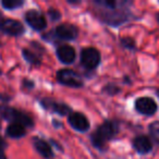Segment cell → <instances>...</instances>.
<instances>
[{
	"label": "cell",
	"instance_id": "1",
	"mask_svg": "<svg viewBox=\"0 0 159 159\" xmlns=\"http://www.w3.org/2000/svg\"><path fill=\"white\" fill-rule=\"evenodd\" d=\"M118 133V124L112 121H105L92 134V142L96 147H102Z\"/></svg>",
	"mask_w": 159,
	"mask_h": 159
},
{
	"label": "cell",
	"instance_id": "2",
	"mask_svg": "<svg viewBox=\"0 0 159 159\" xmlns=\"http://www.w3.org/2000/svg\"><path fill=\"white\" fill-rule=\"evenodd\" d=\"M0 115L2 116L6 120L12 122V123L22 124L23 126L33 125V120L30 116L16 110V109L10 108V107H1L0 108Z\"/></svg>",
	"mask_w": 159,
	"mask_h": 159
},
{
	"label": "cell",
	"instance_id": "3",
	"mask_svg": "<svg viewBox=\"0 0 159 159\" xmlns=\"http://www.w3.org/2000/svg\"><path fill=\"white\" fill-rule=\"evenodd\" d=\"M57 80L61 84L66 85V86L81 87L83 85L81 76L76 72H74L73 70H70V69H62V70L58 71Z\"/></svg>",
	"mask_w": 159,
	"mask_h": 159
},
{
	"label": "cell",
	"instance_id": "4",
	"mask_svg": "<svg viewBox=\"0 0 159 159\" xmlns=\"http://www.w3.org/2000/svg\"><path fill=\"white\" fill-rule=\"evenodd\" d=\"M81 62L89 70H93L99 64L100 53L95 48H85L81 53Z\"/></svg>",
	"mask_w": 159,
	"mask_h": 159
},
{
	"label": "cell",
	"instance_id": "5",
	"mask_svg": "<svg viewBox=\"0 0 159 159\" xmlns=\"http://www.w3.org/2000/svg\"><path fill=\"white\" fill-rule=\"evenodd\" d=\"M25 20H26L27 24L36 31H42L47 25L46 18L40 12L35 11V10H31L27 12L25 14Z\"/></svg>",
	"mask_w": 159,
	"mask_h": 159
},
{
	"label": "cell",
	"instance_id": "6",
	"mask_svg": "<svg viewBox=\"0 0 159 159\" xmlns=\"http://www.w3.org/2000/svg\"><path fill=\"white\" fill-rule=\"evenodd\" d=\"M135 109L142 115L152 116L156 112L157 105L155 100L149 97H142L135 102Z\"/></svg>",
	"mask_w": 159,
	"mask_h": 159
},
{
	"label": "cell",
	"instance_id": "7",
	"mask_svg": "<svg viewBox=\"0 0 159 159\" xmlns=\"http://www.w3.org/2000/svg\"><path fill=\"white\" fill-rule=\"evenodd\" d=\"M69 123L73 129L80 132H85L89 129V122L87 118L81 112H73L69 117Z\"/></svg>",
	"mask_w": 159,
	"mask_h": 159
},
{
	"label": "cell",
	"instance_id": "8",
	"mask_svg": "<svg viewBox=\"0 0 159 159\" xmlns=\"http://www.w3.org/2000/svg\"><path fill=\"white\" fill-rule=\"evenodd\" d=\"M77 34H79V30L76 29V26L72 24H61L59 26H57L56 29V35L57 37L61 38L64 40H71L76 38Z\"/></svg>",
	"mask_w": 159,
	"mask_h": 159
},
{
	"label": "cell",
	"instance_id": "9",
	"mask_svg": "<svg viewBox=\"0 0 159 159\" xmlns=\"http://www.w3.org/2000/svg\"><path fill=\"white\" fill-rule=\"evenodd\" d=\"M1 31L5 32L6 34H9L11 36H19L24 32V27H23V25L19 21L7 20L6 19Z\"/></svg>",
	"mask_w": 159,
	"mask_h": 159
},
{
	"label": "cell",
	"instance_id": "10",
	"mask_svg": "<svg viewBox=\"0 0 159 159\" xmlns=\"http://www.w3.org/2000/svg\"><path fill=\"white\" fill-rule=\"evenodd\" d=\"M57 56L63 63H72L75 59V50L73 47L68 45H62L57 49Z\"/></svg>",
	"mask_w": 159,
	"mask_h": 159
},
{
	"label": "cell",
	"instance_id": "11",
	"mask_svg": "<svg viewBox=\"0 0 159 159\" xmlns=\"http://www.w3.org/2000/svg\"><path fill=\"white\" fill-rule=\"evenodd\" d=\"M133 146L139 154H147L152 150V141L149 139V137L145 136V135L135 137L134 141H133Z\"/></svg>",
	"mask_w": 159,
	"mask_h": 159
},
{
	"label": "cell",
	"instance_id": "12",
	"mask_svg": "<svg viewBox=\"0 0 159 159\" xmlns=\"http://www.w3.org/2000/svg\"><path fill=\"white\" fill-rule=\"evenodd\" d=\"M43 105H44V107H46V108L50 109V110L55 111V112L59 113L61 116H66L71 112L70 107H68L64 104H58V102H52V100H44Z\"/></svg>",
	"mask_w": 159,
	"mask_h": 159
},
{
	"label": "cell",
	"instance_id": "13",
	"mask_svg": "<svg viewBox=\"0 0 159 159\" xmlns=\"http://www.w3.org/2000/svg\"><path fill=\"white\" fill-rule=\"evenodd\" d=\"M34 146H35L36 150L45 158H50L52 156V150L47 142L40 139H34Z\"/></svg>",
	"mask_w": 159,
	"mask_h": 159
},
{
	"label": "cell",
	"instance_id": "14",
	"mask_svg": "<svg viewBox=\"0 0 159 159\" xmlns=\"http://www.w3.org/2000/svg\"><path fill=\"white\" fill-rule=\"evenodd\" d=\"M25 133H26L25 126H23L22 124L10 123L7 128V134L10 137H13V139H19V137L24 136Z\"/></svg>",
	"mask_w": 159,
	"mask_h": 159
},
{
	"label": "cell",
	"instance_id": "15",
	"mask_svg": "<svg viewBox=\"0 0 159 159\" xmlns=\"http://www.w3.org/2000/svg\"><path fill=\"white\" fill-rule=\"evenodd\" d=\"M22 5H23L22 0H3L2 1L3 8H6L8 10H13Z\"/></svg>",
	"mask_w": 159,
	"mask_h": 159
},
{
	"label": "cell",
	"instance_id": "16",
	"mask_svg": "<svg viewBox=\"0 0 159 159\" xmlns=\"http://www.w3.org/2000/svg\"><path fill=\"white\" fill-rule=\"evenodd\" d=\"M149 132H150V135L152 136V139L159 143V122L156 121V122H152V124L149 125Z\"/></svg>",
	"mask_w": 159,
	"mask_h": 159
},
{
	"label": "cell",
	"instance_id": "17",
	"mask_svg": "<svg viewBox=\"0 0 159 159\" xmlns=\"http://www.w3.org/2000/svg\"><path fill=\"white\" fill-rule=\"evenodd\" d=\"M23 56H24V58L27 60L29 62H31V63L33 64H39V58L37 57L36 55H34L32 51L30 50H26V49H24L23 50Z\"/></svg>",
	"mask_w": 159,
	"mask_h": 159
},
{
	"label": "cell",
	"instance_id": "18",
	"mask_svg": "<svg viewBox=\"0 0 159 159\" xmlns=\"http://www.w3.org/2000/svg\"><path fill=\"white\" fill-rule=\"evenodd\" d=\"M122 44L125 47H129V48H133L134 47V42L131 38H123L122 39Z\"/></svg>",
	"mask_w": 159,
	"mask_h": 159
},
{
	"label": "cell",
	"instance_id": "19",
	"mask_svg": "<svg viewBox=\"0 0 159 159\" xmlns=\"http://www.w3.org/2000/svg\"><path fill=\"white\" fill-rule=\"evenodd\" d=\"M5 146H6L5 141H3L2 137L0 136V150H3V148H5Z\"/></svg>",
	"mask_w": 159,
	"mask_h": 159
},
{
	"label": "cell",
	"instance_id": "20",
	"mask_svg": "<svg viewBox=\"0 0 159 159\" xmlns=\"http://www.w3.org/2000/svg\"><path fill=\"white\" fill-rule=\"evenodd\" d=\"M5 21H6V19L3 18V16L2 14H0V31H1V29H2V25H3V23H5Z\"/></svg>",
	"mask_w": 159,
	"mask_h": 159
},
{
	"label": "cell",
	"instance_id": "21",
	"mask_svg": "<svg viewBox=\"0 0 159 159\" xmlns=\"http://www.w3.org/2000/svg\"><path fill=\"white\" fill-rule=\"evenodd\" d=\"M0 159H7L6 158V155L3 152V150H0Z\"/></svg>",
	"mask_w": 159,
	"mask_h": 159
},
{
	"label": "cell",
	"instance_id": "22",
	"mask_svg": "<svg viewBox=\"0 0 159 159\" xmlns=\"http://www.w3.org/2000/svg\"><path fill=\"white\" fill-rule=\"evenodd\" d=\"M158 21H159V14H158Z\"/></svg>",
	"mask_w": 159,
	"mask_h": 159
}]
</instances>
